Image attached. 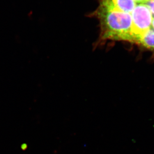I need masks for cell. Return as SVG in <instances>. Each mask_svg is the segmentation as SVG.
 <instances>
[{
  "instance_id": "7",
  "label": "cell",
  "mask_w": 154,
  "mask_h": 154,
  "mask_svg": "<svg viewBox=\"0 0 154 154\" xmlns=\"http://www.w3.org/2000/svg\"><path fill=\"white\" fill-rule=\"evenodd\" d=\"M152 28L154 29V17H153V21H152Z\"/></svg>"
},
{
  "instance_id": "4",
  "label": "cell",
  "mask_w": 154,
  "mask_h": 154,
  "mask_svg": "<svg viewBox=\"0 0 154 154\" xmlns=\"http://www.w3.org/2000/svg\"><path fill=\"white\" fill-rule=\"evenodd\" d=\"M138 44L148 50L154 51V29H150L138 41Z\"/></svg>"
},
{
  "instance_id": "3",
  "label": "cell",
  "mask_w": 154,
  "mask_h": 154,
  "mask_svg": "<svg viewBox=\"0 0 154 154\" xmlns=\"http://www.w3.org/2000/svg\"><path fill=\"white\" fill-rule=\"evenodd\" d=\"M100 4L130 14L137 5L133 0H101Z\"/></svg>"
},
{
  "instance_id": "6",
  "label": "cell",
  "mask_w": 154,
  "mask_h": 154,
  "mask_svg": "<svg viewBox=\"0 0 154 154\" xmlns=\"http://www.w3.org/2000/svg\"><path fill=\"white\" fill-rule=\"evenodd\" d=\"M135 2L136 4H145L149 0H133Z\"/></svg>"
},
{
  "instance_id": "5",
  "label": "cell",
  "mask_w": 154,
  "mask_h": 154,
  "mask_svg": "<svg viewBox=\"0 0 154 154\" xmlns=\"http://www.w3.org/2000/svg\"><path fill=\"white\" fill-rule=\"evenodd\" d=\"M145 4L147 5L153 16H154V0H149Z\"/></svg>"
},
{
  "instance_id": "2",
  "label": "cell",
  "mask_w": 154,
  "mask_h": 154,
  "mask_svg": "<svg viewBox=\"0 0 154 154\" xmlns=\"http://www.w3.org/2000/svg\"><path fill=\"white\" fill-rule=\"evenodd\" d=\"M131 15L132 20L131 42L137 44L141 37L151 29L153 15L145 4L136 5Z\"/></svg>"
},
{
  "instance_id": "1",
  "label": "cell",
  "mask_w": 154,
  "mask_h": 154,
  "mask_svg": "<svg viewBox=\"0 0 154 154\" xmlns=\"http://www.w3.org/2000/svg\"><path fill=\"white\" fill-rule=\"evenodd\" d=\"M103 39L131 42L132 20L131 14L100 4L96 11Z\"/></svg>"
}]
</instances>
